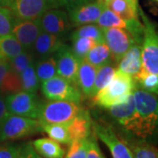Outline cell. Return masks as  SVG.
I'll use <instances>...</instances> for the list:
<instances>
[{
	"label": "cell",
	"instance_id": "5b68a950",
	"mask_svg": "<svg viewBox=\"0 0 158 158\" xmlns=\"http://www.w3.org/2000/svg\"><path fill=\"white\" fill-rule=\"evenodd\" d=\"M40 131L42 125L39 119L10 114L0 126V141L19 140Z\"/></svg>",
	"mask_w": 158,
	"mask_h": 158
},
{
	"label": "cell",
	"instance_id": "8992f818",
	"mask_svg": "<svg viewBox=\"0 0 158 158\" xmlns=\"http://www.w3.org/2000/svg\"><path fill=\"white\" fill-rule=\"evenodd\" d=\"M40 90L49 100L70 101L77 104H80L82 100V92L77 85L60 76L40 83Z\"/></svg>",
	"mask_w": 158,
	"mask_h": 158
},
{
	"label": "cell",
	"instance_id": "6da1fadb",
	"mask_svg": "<svg viewBox=\"0 0 158 158\" xmlns=\"http://www.w3.org/2000/svg\"><path fill=\"white\" fill-rule=\"evenodd\" d=\"M133 95L135 104V118L124 135L156 144L158 143V94L135 86Z\"/></svg>",
	"mask_w": 158,
	"mask_h": 158
},
{
	"label": "cell",
	"instance_id": "44dd1931",
	"mask_svg": "<svg viewBox=\"0 0 158 158\" xmlns=\"http://www.w3.org/2000/svg\"><path fill=\"white\" fill-rule=\"evenodd\" d=\"M35 151L43 158H63L65 149L51 138H40L33 141Z\"/></svg>",
	"mask_w": 158,
	"mask_h": 158
},
{
	"label": "cell",
	"instance_id": "7c38bea8",
	"mask_svg": "<svg viewBox=\"0 0 158 158\" xmlns=\"http://www.w3.org/2000/svg\"><path fill=\"white\" fill-rule=\"evenodd\" d=\"M11 10L20 19H35L51 8H56L52 0H13Z\"/></svg>",
	"mask_w": 158,
	"mask_h": 158
},
{
	"label": "cell",
	"instance_id": "ffe728a7",
	"mask_svg": "<svg viewBox=\"0 0 158 158\" xmlns=\"http://www.w3.org/2000/svg\"><path fill=\"white\" fill-rule=\"evenodd\" d=\"M134 158H158V148L152 142L132 137H122Z\"/></svg>",
	"mask_w": 158,
	"mask_h": 158
},
{
	"label": "cell",
	"instance_id": "9a60e30c",
	"mask_svg": "<svg viewBox=\"0 0 158 158\" xmlns=\"http://www.w3.org/2000/svg\"><path fill=\"white\" fill-rule=\"evenodd\" d=\"M110 117L118 125V127L127 134L135 118V104L134 95L131 93L124 101L106 108Z\"/></svg>",
	"mask_w": 158,
	"mask_h": 158
},
{
	"label": "cell",
	"instance_id": "f35d334b",
	"mask_svg": "<svg viewBox=\"0 0 158 158\" xmlns=\"http://www.w3.org/2000/svg\"><path fill=\"white\" fill-rule=\"evenodd\" d=\"M10 115L6 106V96L0 94V126L6 120V118Z\"/></svg>",
	"mask_w": 158,
	"mask_h": 158
},
{
	"label": "cell",
	"instance_id": "2e32d148",
	"mask_svg": "<svg viewBox=\"0 0 158 158\" xmlns=\"http://www.w3.org/2000/svg\"><path fill=\"white\" fill-rule=\"evenodd\" d=\"M63 44L64 41L62 36L41 31L35 40L30 52L34 59H37L38 61L54 56Z\"/></svg>",
	"mask_w": 158,
	"mask_h": 158
},
{
	"label": "cell",
	"instance_id": "d6986e66",
	"mask_svg": "<svg viewBox=\"0 0 158 158\" xmlns=\"http://www.w3.org/2000/svg\"><path fill=\"white\" fill-rule=\"evenodd\" d=\"M67 127L71 141L87 139L91 134L92 127L90 114L84 110L71 121L67 123Z\"/></svg>",
	"mask_w": 158,
	"mask_h": 158
},
{
	"label": "cell",
	"instance_id": "4dcf8cb0",
	"mask_svg": "<svg viewBox=\"0 0 158 158\" xmlns=\"http://www.w3.org/2000/svg\"><path fill=\"white\" fill-rule=\"evenodd\" d=\"M71 40H72L71 50L73 52L76 58L78 60L79 63L85 60L89 51L96 44V42L93 40L86 38V37H79Z\"/></svg>",
	"mask_w": 158,
	"mask_h": 158
},
{
	"label": "cell",
	"instance_id": "603a6c76",
	"mask_svg": "<svg viewBox=\"0 0 158 158\" xmlns=\"http://www.w3.org/2000/svg\"><path fill=\"white\" fill-rule=\"evenodd\" d=\"M24 51L21 44L12 34L0 38V59L9 62Z\"/></svg>",
	"mask_w": 158,
	"mask_h": 158
},
{
	"label": "cell",
	"instance_id": "5bb4252c",
	"mask_svg": "<svg viewBox=\"0 0 158 158\" xmlns=\"http://www.w3.org/2000/svg\"><path fill=\"white\" fill-rule=\"evenodd\" d=\"M54 56L56 60L58 76L77 85L79 62L71 50V48L63 44Z\"/></svg>",
	"mask_w": 158,
	"mask_h": 158
},
{
	"label": "cell",
	"instance_id": "ba28073f",
	"mask_svg": "<svg viewBox=\"0 0 158 158\" xmlns=\"http://www.w3.org/2000/svg\"><path fill=\"white\" fill-rule=\"evenodd\" d=\"M92 128L95 135L107 146L113 158H134L127 142L115 133L112 126L95 122L92 123Z\"/></svg>",
	"mask_w": 158,
	"mask_h": 158
},
{
	"label": "cell",
	"instance_id": "ac0fdd59",
	"mask_svg": "<svg viewBox=\"0 0 158 158\" xmlns=\"http://www.w3.org/2000/svg\"><path fill=\"white\" fill-rule=\"evenodd\" d=\"M97 68L90 62L84 60L79 63L77 85L85 97H93V86L95 83Z\"/></svg>",
	"mask_w": 158,
	"mask_h": 158
},
{
	"label": "cell",
	"instance_id": "b9f144b4",
	"mask_svg": "<svg viewBox=\"0 0 158 158\" xmlns=\"http://www.w3.org/2000/svg\"><path fill=\"white\" fill-rule=\"evenodd\" d=\"M104 1H105L106 3H108V2H110V1H112V0H104Z\"/></svg>",
	"mask_w": 158,
	"mask_h": 158
},
{
	"label": "cell",
	"instance_id": "4fadbf2b",
	"mask_svg": "<svg viewBox=\"0 0 158 158\" xmlns=\"http://www.w3.org/2000/svg\"><path fill=\"white\" fill-rule=\"evenodd\" d=\"M41 32L38 19H15L11 34L21 44L24 50L30 51L33 48L35 40Z\"/></svg>",
	"mask_w": 158,
	"mask_h": 158
},
{
	"label": "cell",
	"instance_id": "484cf974",
	"mask_svg": "<svg viewBox=\"0 0 158 158\" xmlns=\"http://www.w3.org/2000/svg\"><path fill=\"white\" fill-rule=\"evenodd\" d=\"M96 24L102 29L118 27L127 30V24L121 18L118 16L115 12L110 10L107 6L102 11L100 16L97 19Z\"/></svg>",
	"mask_w": 158,
	"mask_h": 158
},
{
	"label": "cell",
	"instance_id": "9c48e42d",
	"mask_svg": "<svg viewBox=\"0 0 158 158\" xmlns=\"http://www.w3.org/2000/svg\"><path fill=\"white\" fill-rule=\"evenodd\" d=\"M105 42L109 48L112 61L118 62L126 52L135 43L132 34L124 28L103 29Z\"/></svg>",
	"mask_w": 158,
	"mask_h": 158
},
{
	"label": "cell",
	"instance_id": "cb8c5ba5",
	"mask_svg": "<svg viewBox=\"0 0 158 158\" xmlns=\"http://www.w3.org/2000/svg\"><path fill=\"white\" fill-rule=\"evenodd\" d=\"M34 68L40 83L57 76L56 60L55 56L36 61L34 62Z\"/></svg>",
	"mask_w": 158,
	"mask_h": 158
},
{
	"label": "cell",
	"instance_id": "8d00e7d4",
	"mask_svg": "<svg viewBox=\"0 0 158 158\" xmlns=\"http://www.w3.org/2000/svg\"><path fill=\"white\" fill-rule=\"evenodd\" d=\"M52 1L56 8H61L69 11L85 3L89 2L90 0H52Z\"/></svg>",
	"mask_w": 158,
	"mask_h": 158
},
{
	"label": "cell",
	"instance_id": "30bf717a",
	"mask_svg": "<svg viewBox=\"0 0 158 158\" xmlns=\"http://www.w3.org/2000/svg\"><path fill=\"white\" fill-rule=\"evenodd\" d=\"M42 32L63 36L73 27L69 13L61 8H51L38 18Z\"/></svg>",
	"mask_w": 158,
	"mask_h": 158
},
{
	"label": "cell",
	"instance_id": "ab89813d",
	"mask_svg": "<svg viewBox=\"0 0 158 158\" xmlns=\"http://www.w3.org/2000/svg\"><path fill=\"white\" fill-rule=\"evenodd\" d=\"M10 69V65L9 62L5 60H1L0 59V85L3 81V79L5 77L6 74L7 73V71Z\"/></svg>",
	"mask_w": 158,
	"mask_h": 158
},
{
	"label": "cell",
	"instance_id": "d6a6232c",
	"mask_svg": "<svg viewBox=\"0 0 158 158\" xmlns=\"http://www.w3.org/2000/svg\"><path fill=\"white\" fill-rule=\"evenodd\" d=\"M34 56L30 51L24 50L20 54L11 59L8 62L11 69L20 75L25 69L34 62Z\"/></svg>",
	"mask_w": 158,
	"mask_h": 158
},
{
	"label": "cell",
	"instance_id": "7a4b0ae2",
	"mask_svg": "<svg viewBox=\"0 0 158 158\" xmlns=\"http://www.w3.org/2000/svg\"><path fill=\"white\" fill-rule=\"evenodd\" d=\"M139 15L143 24V38L141 42V70L136 76L151 75L158 77V30L141 8H139Z\"/></svg>",
	"mask_w": 158,
	"mask_h": 158
},
{
	"label": "cell",
	"instance_id": "4316f807",
	"mask_svg": "<svg viewBox=\"0 0 158 158\" xmlns=\"http://www.w3.org/2000/svg\"><path fill=\"white\" fill-rule=\"evenodd\" d=\"M116 70L117 68L113 66L112 63H108L97 69L95 83L93 86V97L96 95L98 91L102 90L110 83Z\"/></svg>",
	"mask_w": 158,
	"mask_h": 158
},
{
	"label": "cell",
	"instance_id": "3957f363",
	"mask_svg": "<svg viewBox=\"0 0 158 158\" xmlns=\"http://www.w3.org/2000/svg\"><path fill=\"white\" fill-rule=\"evenodd\" d=\"M135 88L134 78L119 70H116L113 79L106 87L98 91L94 96V104L101 108H106L124 101Z\"/></svg>",
	"mask_w": 158,
	"mask_h": 158
},
{
	"label": "cell",
	"instance_id": "f546056e",
	"mask_svg": "<svg viewBox=\"0 0 158 158\" xmlns=\"http://www.w3.org/2000/svg\"><path fill=\"white\" fill-rule=\"evenodd\" d=\"M19 76L21 79L23 90L36 93L40 87V81L36 75L34 62L25 69Z\"/></svg>",
	"mask_w": 158,
	"mask_h": 158
},
{
	"label": "cell",
	"instance_id": "e575fe53",
	"mask_svg": "<svg viewBox=\"0 0 158 158\" xmlns=\"http://www.w3.org/2000/svg\"><path fill=\"white\" fill-rule=\"evenodd\" d=\"M86 158H106L98 144L97 136L95 135V134H90V135L88 137Z\"/></svg>",
	"mask_w": 158,
	"mask_h": 158
},
{
	"label": "cell",
	"instance_id": "836d02e7",
	"mask_svg": "<svg viewBox=\"0 0 158 158\" xmlns=\"http://www.w3.org/2000/svg\"><path fill=\"white\" fill-rule=\"evenodd\" d=\"M88 138L85 140L72 141L69 143L65 158H86Z\"/></svg>",
	"mask_w": 158,
	"mask_h": 158
},
{
	"label": "cell",
	"instance_id": "60d3db41",
	"mask_svg": "<svg viewBox=\"0 0 158 158\" xmlns=\"http://www.w3.org/2000/svg\"><path fill=\"white\" fill-rule=\"evenodd\" d=\"M13 0H0V6H5V7H11Z\"/></svg>",
	"mask_w": 158,
	"mask_h": 158
},
{
	"label": "cell",
	"instance_id": "d590c367",
	"mask_svg": "<svg viewBox=\"0 0 158 158\" xmlns=\"http://www.w3.org/2000/svg\"><path fill=\"white\" fill-rule=\"evenodd\" d=\"M21 144H6L0 147V158H19Z\"/></svg>",
	"mask_w": 158,
	"mask_h": 158
},
{
	"label": "cell",
	"instance_id": "d4e9b609",
	"mask_svg": "<svg viewBox=\"0 0 158 158\" xmlns=\"http://www.w3.org/2000/svg\"><path fill=\"white\" fill-rule=\"evenodd\" d=\"M22 90V84L19 74L16 73L10 68L0 85V94L7 96L19 92Z\"/></svg>",
	"mask_w": 158,
	"mask_h": 158
},
{
	"label": "cell",
	"instance_id": "52a82bcc",
	"mask_svg": "<svg viewBox=\"0 0 158 158\" xmlns=\"http://www.w3.org/2000/svg\"><path fill=\"white\" fill-rule=\"evenodd\" d=\"M6 103L10 114L38 119L42 101L35 93L21 90L6 96Z\"/></svg>",
	"mask_w": 158,
	"mask_h": 158
},
{
	"label": "cell",
	"instance_id": "74e56055",
	"mask_svg": "<svg viewBox=\"0 0 158 158\" xmlns=\"http://www.w3.org/2000/svg\"><path fill=\"white\" fill-rule=\"evenodd\" d=\"M19 158H43L35 151L32 143L27 142L21 144V150Z\"/></svg>",
	"mask_w": 158,
	"mask_h": 158
},
{
	"label": "cell",
	"instance_id": "277c9868",
	"mask_svg": "<svg viewBox=\"0 0 158 158\" xmlns=\"http://www.w3.org/2000/svg\"><path fill=\"white\" fill-rule=\"evenodd\" d=\"M83 111L79 104L74 102L49 100L42 102L38 119L41 125L67 124Z\"/></svg>",
	"mask_w": 158,
	"mask_h": 158
},
{
	"label": "cell",
	"instance_id": "1f68e13d",
	"mask_svg": "<svg viewBox=\"0 0 158 158\" xmlns=\"http://www.w3.org/2000/svg\"><path fill=\"white\" fill-rule=\"evenodd\" d=\"M15 19L11 8L0 6V38L11 34Z\"/></svg>",
	"mask_w": 158,
	"mask_h": 158
},
{
	"label": "cell",
	"instance_id": "7402d4cb",
	"mask_svg": "<svg viewBox=\"0 0 158 158\" xmlns=\"http://www.w3.org/2000/svg\"><path fill=\"white\" fill-rule=\"evenodd\" d=\"M85 60L97 69L108 63H112L111 53L105 41L96 43L89 51Z\"/></svg>",
	"mask_w": 158,
	"mask_h": 158
},
{
	"label": "cell",
	"instance_id": "83f0119b",
	"mask_svg": "<svg viewBox=\"0 0 158 158\" xmlns=\"http://www.w3.org/2000/svg\"><path fill=\"white\" fill-rule=\"evenodd\" d=\"M79 37H86L92 39L96 43L105 41L104 39V32L101 27L94 24H87L80 26L76 29L71 34V40L79 38Z\"/></svg>",
	"mask_w": 158,
	"mask_h": 158
},
{
	"label": "cell",
	"instance_id": "f1b7e54d",
	"mask_svg": "<svg viewBox=\"0 0 158 158\" xmlns=\"http://www.w3.org/2000/svg\"><path fill=\"white\" fill-rule=\"evenodd\" d=\"M42 131H44L49 138L62 144L69 145L71 142L67 124H46L42 125Z\"/></svg>",
	"mask_w": 158,
	"mask_h": 158
},
{
	"label": "cell",
	"instance_id": "e0dca14e",
	"mask_svg": "<svg viewBox=\"0 0 158 158\" xmlns=\"http://www.w3.org/2000/svg\"><path fill=\"white\" fill-rule=\"evenodd\" d=\"M141 67V44L135 42L126 52L118 62L117 69L133 78L140 72Z\"/></svg>",
	"mask_w": 158,
	"mask_h": 158
},
{
	"label": "cell",
	"instance_id": "7bdbcfd3",
	"mask_svg": "<svg viewBox=\"0 0 158 158\" xmlns=\"http://www.w3.org/2000/svg\"><path fill=\"white\" fill-rule=\"evenodd\" d=\"M156 2H158V0H156Z\"/></svg>",
	"mask_w": 158,
	"mask_h": 158
},
{
	"label": "cell",
	"instance_id": "8fae6325",
	"mask_svg": "<svg viewBox=\"0 0 158 158\" xmlns=\"http://www.w3.org/2000/svg\"><path fill=\"white\" fill-rule=\"evenodd\" d=\"M106 7V3L104 0H90L68 11L69 17L73 27L96 23Z\"/></svg>",
	"mask_w": 158,
	"mask_h": 158
}]
</instances>
